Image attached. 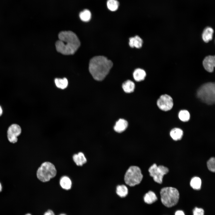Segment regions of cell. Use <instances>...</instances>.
Returning <instances> with one entry per match:
<instances>
[{
	"label": "cell",
	"instance_id": "obj_1",
	"mask_svg": "<svg viewBox=\"0 0 215 215\" xmlns=\"http://www.w3.org/2000/svg\"><path fill=\"white\" fill-rule=\"evenodd\" d=\"M59 40L56 43L57 51L65 55L74 54L80 45V41L73 32L63 31L58 35Z\"/></svg>",
	"mask_w": 215,
	"mask_h": 215
},
{
	"label": "cell",
	"instance_id": "obj_2",
	"mask_svg": "<svg viewBox=\"0 0 215 215\" xmlns=\"http://www.w3.org/2000/svg\"><path fill=\"white\" fill-rule=\"evenodd\" d=\"M111 61L103 56H97L90 60L89 69L93 77L97 81L103 80L108 74L113 66Z\"/></svg>",
	"mask_w": 215,
	"mask_h": 215
},
{
	"label": "cell",
	"instance_id": "obj_3",
	"mask_svg": "<svg viewBox=\"0 0 215 215\" xmlns=\"http://www.w3.org/2000/svg\"><path fill=\"white\" fill-rule=\"evenodd\" d=\"M197 95L199 98L207 104H214L215 101L214 83L208 82L202 85L197 90Z\"/></svg>",
	"mask_w": 215,
	"mask_h": 215
},
{
	"label": "cell",
	"instance_id": "obj_4",
	"mask_svg": "<svg viewBox=\"0 0 215 215\" xmlns=\"http://www.w3.org/2000/svg\"><path fill=\"white\" fill-rule=\"evenodd\" d=\"M160 194L162 203L167 207H171L175 205L179 201V193L175 188H164L161 189Z\"/></svg>",
	"mask_w": 215,
	"mask_h": 215
},
{
	"label": "cell",
	"instance_id": "obj_5",
	"mask_svg": "<svg viewBox=\"0 0 215 215\" xmlns=\"http://www.w3.org/2000/svg\"><path fill=\"white\" fill-rule=\"evenodd\" d=\"M56 170L54 165L49 162L42 163L38 168L36 172L37 178L41 181L46 182L55 177Z\"/></svg>",
	"mask_w": 215,
	"mask_h": 215
},
{
	"label": "cell",
	"instance_id": "obj_6",
	"mask_svg": "<svg viewBox=\"0 0 215 215\" xmlns=\"http://www.w3.org/2000/svg\"><path fill=\"white\" fill-rule=\"evenodd\" d=\"M143 175L140 168L136 166H132L128 169L124 176L125 183L130 186L139 184L143 178Z\"/></svg>",
	"mask_w": 215,
	"mask_h": 215
},
{
	"label": "cell",
	"instance_id": "obj_7",
	"mask_svg": "<svg viewBox=\"0 0 215 215\" xmlns=\"http://www.w3.org/2000/svg\"><path fill=\"white\" fill-rule=\"evenodd\" d=\"M169 171L168 168L163 165L157 166L154 164L149 168L150 175L153 178L155 182L161 184L164 176Z\"/></svg>",
	"mask_w": 215,
	"mask_h": 215
},
{
	"label": "cell",
	"instance_id": "obj_8",
	"mask_svg": "<svg viewBox=\"0 0 215 215\" xmlns=\"http://www.w3.org/2000/svg\"><path fill=\"white\" fill-rule=\"evenodd\" d=\"M22 129L18 124H13L8 128L7 130V138L11 143H15L18 141V137L21 134Z\"/></svg>",
	"mask_w": 215,
	"mask_h": 215
},
{
	"label": "cell",
	"instance_id": "obj_9",
	"mask_svg": "<svg viewBox=\"0 0 215 215\" xmlns=\"http://www.w3.org/2000/svg\"><path fill=\"white\" fill-rule=\"evenodd\" d=\"M157 104L161 110L167 111L171 109L173 105V102L170 96L164 94L161 96L157 101Z\"/></svg>",
	"mask_w": 215,
	"mask_h": 215
},
{
	"label": "cell",
	"instance_id": "obj_10",
	"mask_svg": "<svg viewBox=\"0 0 215 215\" xmlns=\"http://www.w3.org/2000/svg\"><path fill=\"white\" fill-rule=\"evenodd\" d=\"M215 64V56H209L206 57L203 62V65L205 69L208 72H212Z\"/></svg>",
	"mask_w": 215,
	"mask_h": 215
},
{
	"label": "cell",
	"instance_id": "obj_11",
	"mask_svg": "<svg viewBox=\"0 0 215 215\" xmlns=\"http://www.w3.org/2000/svg\"><path fill=\"white\" fill-rule=\"evenodd\" d=\"M128 126V122L123 119H120L116 122L114 127L115 131L118 133H122L124 131Z\"/></svg>",
	"mask_w": 215,
	"mask_h": 215
},
{
	"label": "cell",
	"instance_id": "obj_12",
	"mask_svg": "<svg viewBox=\"0 0 215 215\" xmlns=\"http://www.w3.org/2000/svg\"><path fill=\"white\" fill-rule=\"evenodd\" d=\"M74 161L78 166H82L87 162V159L84 154L80 152L78 154H74L73 157Z\"/></svg>",
	"mask_w": 215,
	"mask_h": 215
},
{
	"label": "cell",
	"instance_id": "obj_13",
	"mask_svg": "<svg viewBox=\"0 0 215 215\" xmlns=\"http://www.w3.org/2000/svg\"><path fill=\"white\" fill-rule=\"evenodd\" d=\"M142 39L138 36H136L129 39V44L131 47L140 48L142 47Z\"/></svg>",
	"mask_w": 215,
	"mask_h": 215
},
{
	"label": "cell",
	"instance_id": "obj_14",
	"mask_svg": "<svg viewBox=\"0 0 215 215\" xmlns=\"http://www.w3.org/2000/svg\"><path fill=\"white\" fill-rule=\"evenodd\" d=\"M133 76L135 81L139 82L144 80L146 76V73L143 70L138 68L134 71Z\"/></svg>",
	"mask_w": 215,
	"mask_h": 215
},
{
	"label": "cell",
	"instance_id": "obj_15",
	"mask_svg": "<svg viewBox=\"0 0 215 215\" xmlns=\"http://www.w3.org/2000/svg\"><path fill=\"white\" fill-rule=\"evenodd\" d=\"M214 32L213 29L209 27L206 28L204 30L202 35V38L205 42H208L212 40Z\"/></svg>",
	"mask_w": 215,
	"mask_h": 215
},
{
	"label": "cell",
	"instance_id": "obj_16",
	"mask_svg": "<svg viewBox=\"0 0 215 215\" xmlns=\"http://www.w3.org/2000/svg\"><path fill=\"white\" fill-rule=\"evenodd\" d=\"M157 199V198L155 193L151 191H149L146 193L144 197L145 202L149 204L153 203Z\"/></svg>",
	"mask_w": 215,
	"mask_h": 215
},
{
	"label": "cell",
	"instance_id": "obj_17",
	"mask_svg": "<svg viewBox=\"0 0 215 215\" xmlns=\"http://www.w3.org/2000/svg\"><path fill=\"white\" fill-rule=\"evenodd\" d=\"M183 131L180 128H175L170 131V135L172 139L175 141L181 139L183 136Z\"/></svg>",
	"mask_w": 215,
	"mask_h": 215
},
{
	"label": "cell",
	"instance_id": "obj_18",
	"mask_svg": "<svg viewBox=\"0 0 215 215\" xmlns=\"http://www.w3.org/2000/svg\"><path fill=\"white\" fill-rule=\"evenodd\" d=\"M134 83L130 80H128L124 82L122 85V87L124 91L128 93L133 92L135 88Z\"/></svg>",
	"mask_w": 215,
	"mask_h": 215
},
{
	"label": "cell",
	"instance_id": "obj_19",
	"mask_svg": "<svg viewBox=\"0 0 215 215\" xmlns=\"http://www.w3.org/2000/svg\"><path fill=\"white\" fill-rule=\"evenodd\" d=\"M60 184L61 187L64 189L68 190L71 188V181L67 176H65L62 177L60 179Z\"/></svg>",
	"mask_w": 215,
	"mask_h": 215
},
{
	"label": "cell",
	"instance_id": "obj_20",
	"mask_svg": "<svg viewBox=\"0 0 215 215\" xmlns=\"http://www.w3.org/2000/svg\"><path fill=\"white\" fill-rule=\"evenodd\" d=\"M116 192L120 197H124L128 194V190L127 187L125 185H119L116 187Z\"/></svg>",
	"mask_w": 215,
	"mask_h": 215
},
{
	"label": "cell",
	"instance_id": "obj_21",
	"mask_svg": "<svg viewBox=\"0 0 215 215\" xmlns=\"http://www.w3.org/2000/svg\"><path fill=\"white\" fill-rule=\"evenodd\" d=\"M55 83L57 87L62 89L66 88L68 85V80L65 78H56L55 79Z\"/></svg>",
	"mask_w": 215,
	"mask_h": 215
},
{
	"label": "cell",
	"instance_id": "obj_22",
	"mask_svg": "<svg viewBox=\"0 0 215 215\" xmlns=\"http://www.w3.org/2000/svg\"><path fill=\"white\" fill-rule=\"evenodd\" d=\"M106 5L109 10L114 12L118 10L119 6V3L117 0H108Z\"/></svg>",
	"mask_w": 215,
	"mask_h": 215
},
{
	"label": "cell",
	"instance_id": "obj_23",
	"mask_svg": "<svg viewBox=\"0 0 215 215\" xmlns=\"http://www.w3.org/2000/svg\"><path fill=\"white\" fill-rule=\"evenodd\" d=\"M190 185L193 189L196 190H199L201 187V180L199 177H194L191 180Z\"/></svg>",
	"mask_w": 215,
	"mask_h": 215
},
{
	"label": "cell",
	"instance_id": "obj_24",
	"mask_svg": "<svg viewBox=\"0 0 215 215\" xmlns=\"http://www.w3.org/2000/svg\"><path fill=\"white\" fill-rule=\"evenodd\" d=\"M79 16L81 20L84 22L89 21L91 17L90 11L88 9H85L79 13Z\"/></svg>",
	"mask_w": 215,
	"mask_h": 215
},
{
	"label": "cell",
	"instance_id": "obj_25",
	"mask_svg": "<svg viewBox=\"0 0 215 215\" xmlns=\"http://www.w3.org/2000/svg\"><path fill=\"white\" fill-rule=\"evenodd\" d=\"M179 117L182 121L184 122H187L190 119V114L188 111L186 110H182L179 112Z\"/></svg>",
	"mask_w": 215,
	"mask_h": 215
},
{
	"label": "cell",
	"instance_id": "obj_26",
	"mask_svg": "<svg viewBox=\"0 0 215 215\" xmlns=\"http://www.w3.org/2000/svg\"><path fill=\"white\" fill-rule=\"evenodd\" d=\"M208 169L211 171L214 172L215 171V159L214 157L210 158L207 162Z\"/></svg>",
	"mask_w": 215,
	"mask_h": 215
},
{
	"label": "cell",
	"instance_id": "obj_27",
	"mask_svg": "<svg viewBox=\"0 0 215 215\" xmlns=\"http://www.w3.org/2000/svg\"><path fill=\"white\" fill-rule=\"evenodd\" d=\"M193 215H204V211L202 208L195 207L193 211Z\"/></svg>",
	"mask_w": 215,
	"mask_h": 215
},
{
	"label": "cell",
	"instance_id": "obj_28",
	"mask_svg": "<svg viewBox=\"0 0 215 215\" xmlns=\"http://www.w3.org/2000/svg\"><path fill=\"white\" fill-rule=\"evenodd\" d=\"M44 215H55V214L52 211L48 210L44 213Z\"/></svg>",
	"mask_w": 215,
	"mask_h": 215
},
{
	"label": "cell",
	"instance_id": "obj_29",
	"mask_svg": "<svg viewBox=\"0 0 215 215\" xmlns=\"http://www.w3.org/2000/svg\"><path fill=\"white\" fill-rule=\"evenodd\" d=\"M175 215H185V214L182 211L178 210L175 212Z\"/></svg>",
	"mask_w": 215,
	"mask_h": 215
},
{
	"label": "cell",
	"instance_id": "obj_30",
	"mask_svg": "<svg viewBox=\"0 0 215 215\" xmlns=\"http://www.w3.org/2000/svg\"><path fill=\"white\" fill-rule=\"evenodd\" d=\"M3 110L1 107L0 105V116L2 114Z\"/></svg>",
	"mask_w": 215,
	"mask_h": 215
},
{
	"label": "cell",
	"instance_id": "obj_31",
	"mask_svg": "<svg viewBox=\"0 0 215 215\" xmlns=\"http://www.w3.org/2000/svg\"><path fill=\"white\" fill-rule=\"evenodd\" d=\"M2 185L1 184L0 182V192L2 191Z\"/></svg>",
	"mask_w": 215,
	"mask_h": 215
},
{
	"label": "cell",
	"instance_id": "obj_32",
	"mask_svg": "<svg viewBox=\"0 0 215 215\" xmlns=\"http://www.w3.org/2000/svg\"><path fill=\"white\" fill-rule=\"evenodd\" d=\"M59 215H66L64 214H60Z\"/></svg>",
	"mask_w": 215,
	"mask_h": 215
},
{
	"label": "cell",
	"instance_id": "obj_33",
	"mask_svg": "<svg viewBox=\"0 0 215 215\" xmlns=\"http://www.w3.org/2000/svg\"><path fill=\"white\" fill-rule=\"evenodd\" d=\"M25 215H31L30 214H26Z\"/></svg>",
	"mask_w": 215,
	"mask_h": 215
}]
</instances>
